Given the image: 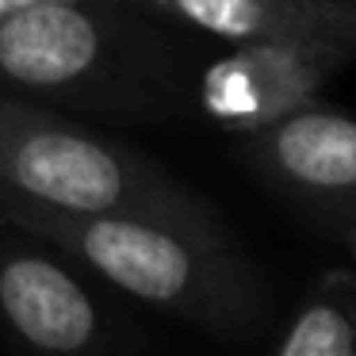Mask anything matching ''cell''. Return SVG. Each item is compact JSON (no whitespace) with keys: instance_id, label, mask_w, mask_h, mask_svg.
<instances>
[{"instance_id":"cell-7","label":"cell","mask_w":356,"mask_h":356,"mask_svg":"<svg viewBox=\"0 0 356 356\" xmlns=\"http://www.w3.org/2000/svg\"><path fill=\"white\" fill-rule=\"evenodd\" d=\"M146 4L218 42H356V0H146Z\"/></svg>"},{"instance_id":"cell-2","label":"cell","mask_w":356,"mask_h":356,"mask_svg":"<svg viewBox=\"0 0 356 356\" xmlns=\"http://www.w3.org/2000/svg\"><path fill=\"white\" fill-rule=\"evenodd\" d=\"M134 0H35L0 24V92L115 119L184 111L192 62Z\"/></svg>"},{"instance_id":"cell-6","label":"cell","mask_w":356,"mask_h":356,"mask_svg":"<svg viewBox=\"0 0 356 356\" xmlns=\"http://www.w3.org/2000/svg\"><path fill=\"white\" fill-rule=\"evenodd\" d=\"M0 337L31 353H100L115 345L108 307L42 238L0 218Z\"/></svg>"},{"instance_id":"cell-4","label":"cell","mask_w":356,"mask_h":356,"mask_svg":"<svg viewBox=\"0 0 356 356\" xmlns=\"http://www.w3.org/2000/svg\"><path fill=\"white\" fill-rule=\"evenodd\" d=\"M218 58L192 54L184 70V111L211 119L234 134L310 104L325 81L356 58V42L341 39H268L222 42Z\"/></svg>"},{"instance_id":"cell-10","label":"cell","mask_w":356,"mask_h":356,"mask_svg":"<svg viewBox=\"0 0 356 356\" xmlns=\"http://www.w3.org/2000/svg\"><path fill=\"white\" fill-rule=\"evenodd\" d=\"M341 241H345V245L353 249V257H356V230H353V234H345V238H341ZM348 280H353V287H356V272H353V276H348Z\"/></svg>"},{"instance_id":"cell-3","label":"cell","mask_w":356,"mask_h":356,"mask_svg":"<svg viewBox=\"0 0 356 356\" xmlns=\"http://www.w3.org/2000/svg\"><path fill=\"white\" fill-rule=\"evenodd\" d=\"M0 203L70 211V215H123L172 222L188 230L230 234L226 218L180 177L134 146L47 104L0 92Z\"/></svg>"},{"instance_id":"cell-1","label":"cell","mask_w":356,"mask_h":356,"mask_svg":"<svg viewBox=\"0 0 356 356\" xmlns=\"http://www.w3.org/2000/svg\"><path fill=\"white\" fill-rule=\"evenodd\" d=\"M0 218L131 299L184 318L218 341H257L276 322V287L234 234L123 215H70L31 203H0Z\"/></svg>"},{"instance_id":"cell-9","label":"cell","mask_w":356,"mask_h":356,"mask_svg":"<svg viewBox=\"0 0 356 356\" xmlns=\"http://www.w3.org/2000/svg\"><path fill=\"white\" fill-rule=\"evenodd\" d=\"M27 4H35V0H0V24L12 16V12H19V8H27Z\"/></svg>"},{"instance_id":"cell-8","label":"cell","mask_w":356,"mask_h":356,"mask_svg":"<svg viewBox=\"0 0 356 356\" xmlns=\"http://www.w3.org/2000/svg\"><path fill=\"white\" fill-rule=\"evenodd\" d=\"M276 356H356V287L337 280V291H318L291 314L272 341Z\"/></svg>"},{"instance_id":"cell-5","label":"cell","mask_w":356,"mask_h":356,"mask_svg":"<svg viewBox=\"0 0 356 356\" xmlns=\"http://www.w3.org/2000/svg\"><path fill=\"white\" fill-rule=\"evenodd\" d=\"M241 142L257 177L299 218L337 238L356 230V115L310 100Z\"/></svg>"}]
</instances>
